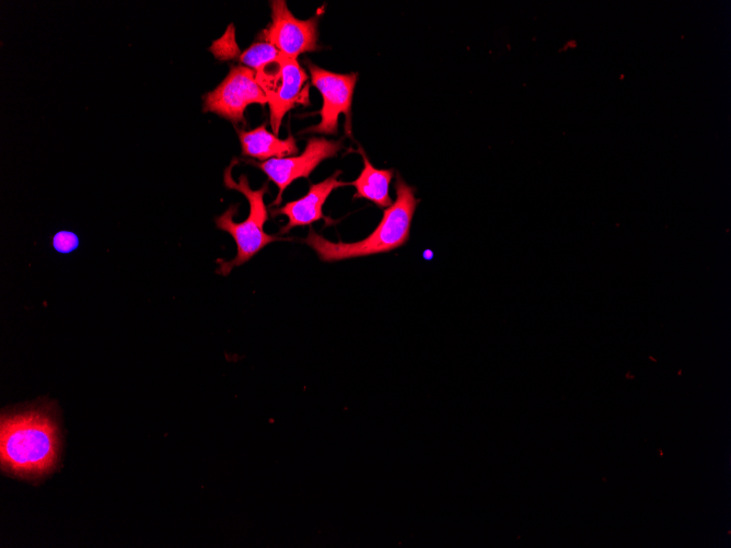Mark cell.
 <instances>
[{
    "label": "cell",
    "mask_w": 731,
    "mask_h": 548,
    "mask_svg": "<svg viewBox=\"0 0 731 548\" xmlns=\"http://www.w3.org/2000/svg\"><path fill=\"white\" fill-rule=\"evenodd\" d=\"M281 53L268 42H257L251 45L240 55V61L243 66L255 72L264 66L276 60Z\"/></svg>",
    "instance_id": "7c38bea8"
},
{
    "label": "cell",
    "mask_w": 731,
    "mask_h": 548,
    "mask_svg": "<svg viewBox=\"0 0 731 548\" xmlns=\"http://www.w3.org/2000/svg\"><path fill=\"white\" fill-rule=\"evenodd\" d=\"M341 141L325 138H310L302 154L297 156L275 158L255 163L278 186V195L272 205L278 206L283 190L298 178H309L310 174L324 160L333 158L341 149Z\"/></svg>",
    "instance_id": "52a82bcc"
},
{
    "label": "cell",
    "mask_w": 731,
    "mask_h": 548,
    "mask_svg": "<svg viewBox=\"0 0 731 548\" xmlns=\"http://www.w3.org/2000/svg\"><path fill=\"white\" fill-rule=\"evenodd\" d=\"M53 246L59 253H71L78 248L79 238L73 232L59 231L53 237Z\"/></svg>",
    "instance_id": "4fadbf2b"
},
{
    "label": "cell",
    "mask_w": 731,
    "mask_h": 548,
    "mask_svg": "<svg viewBox=\"0 0 731 548\" xmlns=\"http://www.w3.org/2000/svg\"><path fill=\"white\" fill-rule=\"evenodd\" d=\"M271 24L264 31L265 42L272 44L283 56L297 59L317 45V19L299 20L293 16L286 1H271Z\"/></svg>",
    "instance_id": "ba28073f"
},
{
    "label": "cell",
    "mask_w": 731,
    "mask_h": 548,
    "mask_svg": "<svg viewBox=\"0 0 731 548\" xmlns=\"http://www.w3.org/2000/svg\"><path fill=\"white\" fill-rule=\"evenodd\" d=\"M396 200L384 210L375 230L366 238L355 242H330L310 229L304 238L321 260L333 263L344 259L387 253L403 246L409 240L410 226L419 200L415 189L397 175Z\"/></svg>",
    "instance_id": "7a4b0ae2"
},
{
    "label": "cell",
    "mask_w": 731,
    "mask_h": 548,
    "mask_svg": "<svg viewBox=\"0 0 731 548\" xmlns=\"http://www.w3.org/2000/svg\"><path fill=\"white\" fill-rule=\"evenodd\" d=\"M340 174V171H336L325 180L311 184L305 196L274 211L275 214H283L288 218V223L281 229L280 233H286L294 226L308 225L321 219H326L323 214V205L328 196L334 189L349 185V183L337 179Z\"/></svg>",
    "instance_id": "9c48e42d"
},
{
    "label": "cell",
    "mask_w": 731,
    "mask_h": 548,
    "mask_svg": "<svg viewBox=\"0 0 731 548\" xmlns=\"http://www.w3.org/2000/svg\"><path fill=\"white\" fill-rule=\"evenodd\" d=\"M232 164L224 172V185L229 189H234L243 194L250 205L248 217L243 222H235L234 215L237 212V206L232 205L221 215L216 218V225L219 230L229 233L236 244V255L232 260L224 261L219 259L217 273L228 276L234 267L242 266L252 259L266 245L280 241L277 235L267 234L264 231V224L268 220V210L264 202V195L268 191L267 184L257 190L250 187L248 179L241 175L239 182H234L231 174Z\"/></svg>",
    "instance_id": "3957f363"
},
{
    "label": "cell",
    "mask_w": 731,
    "mask_h": 548,
    "mask_svg": "<svg viewBox=\"0 0 731 548\" xmlns=\"http://www.w3.org/2000/svg\"><path fill=\"white\" fill-rule=\"evenodd\" d=\"M359 152L363 160V168L359 176L349 185L356 188L353 198H363L374 202L380 208L390 207L393 201L388 195L392 170L375 168L367 158L362 148Z\"/></svg>",
    "instance_id": "8fae6325"
},
{
    "label": "cell",
    "mask_w": 731,
    "mask_h": 548,
    "mask_svg": "<svg viewBox=\"0 0 731 548\" xmlns=\"http://www.w3.org/2000/svg\"><path fill=\"white\" fill-rule=\"evenodd\" d=\"M255 77L269 104L270 126L274 132L278 133L287 112L297 104L309 105V86L303 89L308 74L297 59L281 54L256 71Z\"/></svg>",
    "instance_id": "277c9868"
},
{
    "label": "cell",
    "mask_w": 731,
    "mask_h": 548,
    "mask_svg": "<svg viewBox=\"0 0 731 548\" xmlns=\"http://www.w3.org/2000/svg\"><path fill=\"white\" fill-rule=\"evenodd\" d=\"M0 440L2 468L10 474L39 477L48 474L57 463V425L42 409L4 416Z\"/></svg>",
    "instance_id": "6da1fadb"
},
{
    "label": "cell",
    "mask_w": 731,
    "mask_h": 548,
    "mask_svg": "<svg viewBox=\"0 0 731 548\" xmlns=\"http://www.w3.org/2000/svg\"><path fill=\"white\" fill-rule=\"evenodd\" d=\"M254 103H267L255 71L243 65L231 66L223 81L204 95V112L214 113L236 124L244 121L245 108Z\"/></svg>",
    "instance_id": "8992f818"
},
{
    "label": "cell",
    "mask_w": 731,
    "mask_h": 548,
    "mask_svg": "<svg viewBox=\"0 0 731 548\" xmlns=\"http://www.w3.org/2000/svg\"><path fill=\"white\" fill-rule=\"evenodd\" d=\"M306 62L312 84L320 91L323 105L320 112L321 121L306 128L304 132L337 135L338 118L340 114H344L346 116V132L350 135L351 103L358 74L356 72L335 73L310 61Z\"/></svg>",
    "instance_id": "5b68a950"
},
{
    "label": "cell",
    "mask_w": 731,
    "mask_h": 548,
    "mask_svg": "<svg viewBox=\"0 0 731 548\" xmlns=\"http://www.w3.org/2000/svg\"><path fill=\"white\" fill-rule=\"evenodd\" d=\"M239 138L243 155L267 161L275 158H287L297 154L298 147L292 136L278 139L262 125L253 130H239Z\"/></svg>",
    "instance_id": "30bf717a"
}]
</instances>
